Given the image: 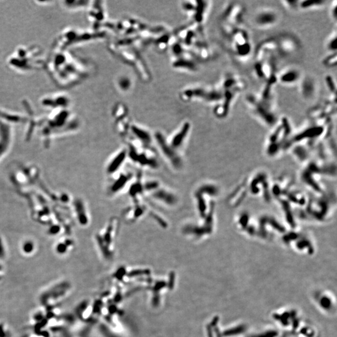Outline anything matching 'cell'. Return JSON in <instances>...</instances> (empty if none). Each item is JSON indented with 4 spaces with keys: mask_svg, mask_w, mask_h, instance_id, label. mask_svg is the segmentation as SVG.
Listing matches in <instances>:
<instances>
[{
    "mask_svg": "<svg viewBox=\"0 0 337 337\" xmlns=\"http://www.w3.org/2000/svg\"><path fill=\"white\" fill-rule=\"evenodd\" d=\"M277 81L286 86L295 84L300 79L301 73L300 71L294 67L287 68L277 75Z\"/></svg>",
    "mask_w": 337,
    "mask_h": 337,
    "instance_id": "obj_7",
    "label": "cell"
},
{
    "mask_svg": "<svg viewBox=\"0 0 337 337\" xmlns=\"http://www.w3.org/2000/svg\"><path fill=\"white\" fill-rule=\"evenodd\" d=\"M325 1H320V0H317V1H299L298 7L303 9H308L312 8H316L322 6L324 4Z\"/></svg>",
    "mask_w": 337,
    "mask_h": 337,
    "instance_id": "obj_11",
    "label": "cell"
},
{
    "mask_svg": "<svg viewBox=\"0 0 337 337\" xmlns=\"http://www.w3.org/2000/svg\"><path fill=\"white\" fill-rule=\"evenodd\" d=\"M224 32L229 42L230 48L234 55L238 57L248 56L251 51V46L248 33L244 29L235 26L224 25Z\"/></svg>",
    "mask_w": 337,
    "mask_h": 337,
    "instance_id": "obj_2",
    "label": "cell"
},
{
    "mask_svg": "<svg viewBox=\"0 0 337 337\" xmlns=\"http://www.w3.org/2000/svg\"><path fill=\"white\" fill-rule=\"evenodd\" d=\"M39 55L38 49L34 47H21L12 54L8 60L9 65L21 72L33 71L43 65V60L36 59Z\"/></svg>",
    "mask_w": 337,
    "mask_h": 337,
    "instance_id": "obj_1",
    "label": "cell"
},
{
    "mask_svg": "<svg viewBox=\"0 0 337 337\" xmlns=\"http://www.w3.org/2000/svg\"><path fill=\"white\" fill-rule=\"evenodd\" d=\"M128 179V177L125 176H123L122 177H121L119 178V179L117 180V181L115 183H114L113 187H111V191H113V192H116L117 191V189L119 188H120L121 187H123L124 186V183L126 182L127 181V180Z\"/></svg>",
    "mask_w": 337,
    "mask_h": 337,
    "instance_id": "obj_13",
    "label": "cell"
},
{
    "mask_svg": "<svg viewBox=\"0 0 337 337\" xmlns=\"http://www.w3.org/2000/svg\"><path fill=\"white\" fill-rule=\"evenodd\" d=\"M283 3L286 4V5H285V6L290 9H296V8L298 7V5H299V1H283Z\"/></svg>",
    "mask_w": 337,
    "mask_h": 337,
    "instance_id": "obj_16",
    "label": "cell"
},
{
    "mask_svg": "<svg viewBox=\"0 0 337 337\" xmlns=\"http://www.w3.org/2000/svg\"><path fill=\"white\" fill-rule=\"evenodd\" d=\"M325 81L330 91L333 93V95L336 96V86L335 84L333 82V77L330 76H327L326 77Z\"/></svg>",
    "mask_w": 337,
    "mask_h": 337,
    "instance_id": "obj_15",
    "label": "cell"
},
{
    "mask_svg": "<svg viewBox=\"0 0 337 337\" xmlns=\"http://www.w3.org/2000/svg\"><path fill=\"white\" fill-rule=\"evenodd\" d=\"M301 89L303 96L306 98H310L315 92V83L310 79H306L302 84Z\"/></svg>",
    "mask_w": 337,
    "mask_h": 337,
    "instance_id": "obj_8",
    "label": "cell"
},
{
    "mask_svg": "<svg viewBox=\"0 0 337 337\" xmlns=\"http://www.w3.org/2000/svg\"><path fill=\"white\" fill-rule=\"evenodd\" d=\"M4 325L0 323V337H8V332L6 330Z\"/></svg>",
    "mask_w": 337,
    "mask_h": 337,
    "instance_id": "obj_17",
    "label": "cell"
},
{
    "mask_svg": "<svg viewBox=\"0 0 337 337\" xmlns=\"http://www.w3.org/2000/svg\"><path fill=\"white\" fill-rule=\"evenodd\" d=\"M244 13L243 6L238 4H232L225 9L222 18L225 25L235 26L242 22Z\"/></svg>",
    "mask_w": 337,
    "mask_h": 337,
    "instance_id": "obj_5",
    "label": "cell"
},
{
    "mask_svg": "<svg viewBox=\"0 0 337 337\" xmlns=\"http://www.w3.org/2000/svg\"><path fill=\"white\" fill-rule=\"evenodd\" d=\"M332 15L334 17V19H336V1H335V5L332 6Z\"/></svg>",
    "mask_w": 337,
    "mask_h": 337,
    "instance_id": "obj_18",
    "label": "cell"
},
{
    "mask_svg": "<svg viewBox=\"0 0 337 337\" xmlns=\"http://www.w3.org/2000/svg\"><path fill=\"white\" fill-rule=\"evenodd\" d=\"M69 100L67 96L64 94H55L48 96L42 100V104L46 107H52L53 110L67 109Z\"/></svg>",
    "mask_w": 337,
    "mask_h": 337,
    "instance_id": "obj_6",
    "label": "cell"
},
{
    "mask_svg": "<svg viewBox=\"0 0 337 337\" xmlns=\"http://www.w3.org/2000/svg\"><path fill=\"white\" fill-rule=\"evenodd\" d=\"M188 129V124H186L183 128H182L180 131L177 133L172 139L171 141V147H172L173 150H174L175 148L179 147L181 146V144L182 143L185 137V133L187 132Z\"/></svg>",
    "mask_w": 337,
    "mask_h": 337,
    "instance_id": "obj_9",
    "label": "cell"
},
{
    "mask_svg": "<svg viewBox=\"0 0 337 337\" xmlns=\"http://www.w3.org/2000/svg\"><path fill=\"white\" fill-rule=\"evenodd\" d=\"M277 53L283 57L294 55L299 49V43L296 38L291 36H281L276 38Z\"/></svg>",
    "mask_w": 337,
    "mask_h": 337,
    "instance_id": "obj_4",
    "label": "cell"
},
{
    "mask_svg": "<svg viewBox=\"0 0 337 337\" xmlns=\"http://www.w3.org/2000/svg\"><path fill=\"white\" fill-rule=\"evenodd\" d=\"M327 48L329 51L336 52V34L332 36L328 40L327 43Z\"/></svg>",
    "mask_w": 337,
    "mask_h": 337,
    "instance_id": "obj_14",
    "label": "cell"
},
{
    "mask_svg": "<svg viewBox=\"0 0 337 337\" xmlns=\"http://www.w3.org/2000/svg\"><path fill=\"white\" fill-rule=\"evenodd\" d=\"M278 21L277 13L271 8H264L256 13L254 18V24L261 28H268L274 26Z\"/></svg>",
    "mask_w": 337,
    "mask_h": 337,
    "instance_id": "obj_3",
    "label": "cell"
},
{
    "mask_svg": "<svg viewBox=\"0 0 337 337\" xmlns=\"http://www.w3.org/2000/svg\"><path fill=\"white\" fill-rule=\"evenodd\" d=\"M174 273L170 274V282H169V286L170 287L171 286H172L173 287V285H174Z\"/></svg>",
    "mask_w": 337,
    "mask_h": 337,
    "instance_id": "obj_19",
    "label": "cell"
},
{
    "mask_svg": "<svg viewBox=\"0 0 337 337\" xmlns=\"http://www.w3.org/2000/svg\"><path fill=\"white\" fill-rule=\"evenodd\" d=\"M125 156V151H122L121 153H120L118 154V156H117L116 157H114V159L111 162L108 167L107 168V171L109 173L111 174L117 170V168H119L121 166V163H123Z\"/></svg>",
    "mask_w": 337,
    "mask_h": 337,
    "instance_id": "obj_10",
    "label": "cell"
},
{
    "mask_svg": "<svg viewBox=\"0 0 337 337\" xmlns=\"http://www.w3.org/2000/svg\"><path fill=\"white\" fill-rule=\"evenodd\" d=\"M323 65L326 67H333L336 65V53H332L331 55L327 56L323 61Z\"/></svg>",
    "mask_w": 337,
    "mask_h": 337,
    "instance_id": "obj_12",
    "label": "cell"
}]
</instances>
